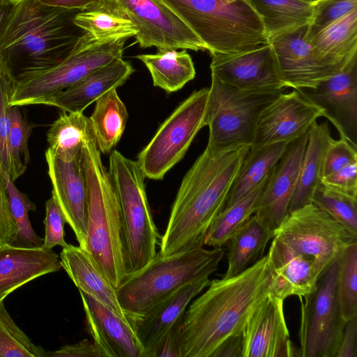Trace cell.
I'll list each match as a JSON object with an SVG mask.
<instances>
[{
    "label": "cell",
    "instance_id": "1",
    "mask_svg": "<svg viewBox=\"0 0 357 357\" xmlns=\"http://www.w3.org/2000/svg\"><path fill=\"white\" fill-rule=\"evenodd\" d=\"M250 146H206L185 174L160 243L167 256L202 248L206 232L223 209Z\"/></svg>",
    "mask_w": 357,
    "mask_h": 357
},
{
    "label": "cell",
    "instance_id": "2",
    "mask_svg": "<svg viewBox=\"0 0 357 357\" xmlns=\"http://www.w3.org/2000/svg\"><path fill=\"white\" fill-rule=\"evenodd\" d=\"M271 281L267 255L236 275L210 280L184 313L181 357H211L224 340L241 333L271 292Z\"/></svg>",
    "mask_w": 357,
    "mask_h": 357
},
{
    "label": "cell",
    "instance_id": "3",
    "mask_svg": "<svg viewBox=\"0 0 357 357\" xmlns=\"http://www.w3.org/2000/svg\"><path fill=\"white\" fill-rule=\"evenodd\" d=\"M78 12L38 0H13L0 36V56L13 75L44 70L63 60L84 33L73 21Z\"/></svg>",
    "mask_w": 357,
    "mask_h": 357
},
{
    "label": "cell",
    "instance_id": "4",
    "mask_svg": "<svg viewBox=\"0 0 357 357\" xmlns=\"http://www.w3.org/2000/svg\"><path fill=\"white\" fill-rule=\"evenodd\" d=\"M94 139L80 161L87 186V231L84 249L116 289L128 275L120 203Z\"/></svg>",
    "mask_w": 357,
    "mask_h": 357
},
{
    "label": "cell",
    "instance_id": "5",
    "mask_svg": "<svg viewBox=\"0 0 357 357\" xmlns=\"http://www.w3.org/2000/svg\"><path fill=\"white\" fill-rule=\"evenodd\" d=\"M224 255L222 248L203 247L167 256L158 252L116 289L119 304L128 318L143 314L185 285L209 278Z\"/></svg>",
    "mask_w": 357,
    "mask_h": 357
},
{
    "label": "cell",
    "instance_id": "6",
    "mask_svg": "<svg viewBox=\"0 0 357 357\" xmlns=\"http://www.w3.org/2000/svg\"><path fill=\"white\" fill-rule=\"evenodd\" d=\"M210 54L248 51L268 44L262 21L246 0H162Z\"/></svg>",
    "mask_w": 357,
    "mask_h": 357
},
{
    "label": "cell",
    "instance_id": "7",
    "mask_svg": "<svg viewBox=\"0 0 357 357\" xmlns=\"http://www.w3.org/2000/svg\"><path fill=\"white\" fill-rule=\"evenodd\" d=\"M127 39L99 42L84 32L70 54L59 63L15 76L16 82L10 105H45L52 97L91 72L121 58Z\"/></svg>",
    "mask_w": 357,
    "mask_h": 357
},
{
    "label": "cell",
    "instance_id": "8",
    "mask_svg": "<svg viewBox=\"0 0 357 357\" xmlns=\"http://www.w3.org/2000/svg\"><path fill=\"white\" fill-rule=\"evenodd\" d=\"M109 174L120 203L128 274L146 265L157 254L161 236L154 223L137 161L112 151Z\"/></svg>",
    "mask_w": 357,
    "mask_h": 357
},
{
    "label": "cell",
    "instance_id": "9",
    "mask_svg": "<svg viewBox=\"0 0 357 357\" xmlns=\"http://www.w3.org/2000/svg\"><path fill=\"white\" fill-rule=\"evenodd\" d=\"M208 89L206 146L215 149L251 146L260 113L284 91H242L213 74Z\"/></svg>",
    "mask_w": 357,
    "mask_h": 357
},
{
    "label": "cell",
    "instance_id": "10",
    "mask_svg": "<svg viewBox=\"0 0 357 357\" xmlns=\"http://www.w3.org/2000/svg\"><path fill=\"white\" fill-rule=\"evenodd\" d=\"M208 88L194 91L160 125L139 153L145 178L161 180L185 155L199 131L206 126Z\"/></svg>",
    "mask_w": 357,
    "mask_h": 357
},
{
    "label": "cell",
    "instance_id": "11",
    "mask_svg": "<svg viewBox=\"0 0 357 357\" xmlns=\"http://www.w3.org/2000/svg\"><path fill=\"white\" fill-rule=\"evenodd\" d=\"M274 237L314 259L324 272L347 246L357 242L356 234L313 203L289 212Z\"/></svg>",
    "mask_w": 357,
    "mask_h": 357
},
{
    "label": "cell",
    "instance_id": "12",
    "mask_svg": "<svg viewBox=\"0 0 357 357\" xmlns=\"http://www.w3.org/2000/svg\"><path fill=\"white\" fill-rule=\"evenodd\" d=\"M337 259L319 278L316 289L300 297L298 331L301 357H335L343 333V319L336 291Z\"/></svg>",
    "mask_w": 357,
    "mask_h": 357
},
{
    "label": "cell",
    "instance_id": "13",
    "mask_svg": "<svg viewBox=\"0 0 357 357\" xmlns=\"http://www.w3.org/2000/svg\"><path fill=\"white\" fill-rule=\"evenodd\" d=\"M115 8L129 19L142 48L206 50L202 40L162 0H113Z\"/></svg>",
    "mask_w": 357,
    "mask_h": 357
},
{
    "label": "cell",
    "instance_id": "14",
    "mask_svg": "<svg viewBox=\"0 0 357 357\" xmlns=\"http://www.w3.org/2000/svg\"><path fill=\"white\" fill-rule=\"evenodd\" d=\"M308 26L269 43L275 54L286 88L314 89L341 72L354 57L348 61H337L320 55L310 43Z\"/></svg>",
    "mask_w": 357,
    "mask_h": 357
},
{
    "label": "cell",
    "instance_id": "15",
    "mask_svg": "<svg viewBox=\"0 0 357 357\" xmlns=\"http://www.w3.org/2000/svg\"><path fill=\"white\" fill-rule=\"evenodd\" d=\"M211 55V74L239 90L283 91L287 89L270 43L248 51Z\"/></svg>",
    "mask_w": 357,
    "mask_h": 357
},
{
    "label": "cell",
    "instance_id": "16",
    "mask_svg": "<svg viewBox=\"0 0 357 357\" xmlns=\"http://www.w3.org/2000/svg\"><path fill=\"white\" fill-rule=\"evenodd\" d=\"M320 117L322 109L299 91L282 92L260 113L251 146L289 144L307 133Z\"/></svg>",
    "mask_w": 357,
    "mask_h": 357
},
{
    "label": "cell",
    "instance_id": "17",
    "mask_svg": "<svg viewBox=\"0 0 357 357\" xmlns=\"http://www.w3.org/2000/svg\"><path fill=\"white\" fill-rule=\"evenodd\" d=\"M298 91L322 109L324 117L335 127L340 138L357 147V56L316 88Z\"/></svg>",
    "mask_w": 357,
    "mask_h": 357
},
{
    "label": "cell",
    "instance_id": "18",
    "mask_svg": "<svg viewBox=\"0 0 357 357\" xmlns=\"http://www.w3.org/2000/svg\"><path fill=\"white\" fill-rule=\"evenodd\" d=\"M284 301L269 293L250 315L241 332L242 357L299 356L290 340Z\"/></svg>",
    "mask_w": 357,
    "mask_h": 357
},
{
    "label": "cell",
    "instance_id": "19",
    "mask_svg": "<svg viewBox=\"0 0 357 357\" xmlns=\"http://www.w3.org/2000/svg\"><path fill=\"white\" fill-rule=\"evenodd\" d=\"M45 159L52 185V196L73 231L79 246L84 248L87 231V186L80 155L66 161L47 149Z\"/></svg>",
    "mask_w": 357,
    "mask_h": 357
},
{
    "label": "cell",
    "instance_id": "20",
    "mask_svg": "<svg viewBox=\"0 0 357 357\" xmlns=\"http://www.w3.org/2000/svg\"><path fill=\"white\" fill-rule=\"evenodd\" d=\"M307 132L289 143L269 174L254 214L275 231L288 214Z\"/></svg>",
    "mask_w": 357,
    "mask_h": 357
},
{
    "label": "cell",
    "instance_id": "21",
    "mask_svg": "<svg viewBox=\"0 0 357 357\" xmlns=\"http://www.w3.org/2000/svg\"><path fill=\"white\" fill-rule=\"evenodd\" d=\"M88 331L102 357H143V349L128 320L79 290Z\"/></svg>",
    "mask_w": 357,
    "mask_h": 357
},
{
    "label": "cell",
    "instance_id": "22",
    "mask_svg": "<svg viewBox=\"0 0 357 357\" xmlns=\"http://www.w3.org/2000/svg\"><path fill=\"white\" fill-rule=\"evenodd\" d=\"M271 271V294L283 300L303 297L317 288L324 271L312 258L273 237L267 254Z\"/></svg>",
    "mask_w": 357,
    "mask_h": 357
},
{
    "label": "cell",
    "instance_id": "23",
    "mask_svg": "<svg viewBox=\"0 0 357 357\" xmlns=\"http://www.w3.org/2000/svg\"><path fill=\"white\" fill-rule=\"evenodd\" d=\"M209 282V278H205L189 283L144 314L128 318L143 349V357H149L158 342L184 315L192 299L206 289Z\"/></svg>",
    "mask_w": 357,
    "mask_h": 357
},
{
    "label": "cell",
    "instance_id": "24",
    "mask_svg": "<svg viewBox=\"0 0 357 357\" xmlns=\"http://www.w3.org/2000/svg\"><path fill=\"white\" fill-rule=\"evenodd\" d=\"M62 268L52 250L12 244L0 246V301L21 286Z\"/></svg>",
    "mask_w": 357,
    "mask_h": 357
},
{
    "label": "cell",
    "instance_id": "25",
    "mask_svg": "<svg viewBox=\"0 0 357 357\" xmlns=\"http://www.w3.org/2000/svg\"><path fill=\"white\" fill-rule=\"evenodd\" d=\"M134 71L132 65L122 57L114 59L54 96L45 105L64 112H83L105 93L122 86Z\"/></svg>",
    "mask_w": 357,
    "mask_h": 357
},
{
    "label": "cell",
    "instance_id": "26",
    "mask_svg": "<svg viewBox=\"0 0 357 357\" xmlns=\"http://www.w3.org/2000/svg\"><path fill=\"white\" fill-rule=\"evenodd\" d=\"M60 260L63 268L78 290L86 292L128 320L121 308L116 288L81 247L69 245L63 248Z\"/></svg>",
    "mask_w": 357,
    "mask_h": 357
},
{
    "label": "cell",
    "instance_id": "27",
    "mask_svg": "<svg viewBox=\"0 0 357 357\" xmlns=\"http://www.w3.org/2000/svg\"><path fill=\"white\" fill-rule=\"evenodd\" d=\"M332 138L327 121H317L308 130L289 212L312 203L313 194L321 183L324 159Z\"/></svg>",
    "mask_w": 357,
    "mask_h": 357
},
{
    "label": "cell",
    "instance_id": "28",
    "mask_svg": "<svg viewBox=\"0 0 357 357\" xmlns=\"http://www.w3.org/2000/svg\"><path fill=\"white\" fill-rule=\"evenodd\" d=\"M274 236L275 231L256 214L252 215L227 243V268L222 277L236 275L257 262Z\"/></svg>",
    "mask_w": 357,
    "mask_h": 357
},
{
    "label": "cell",
    "instance_id": "29",
    "mask_svg": "<svg viewBox=\"0 0 357 357\" xmlns=\"http://www.w3.org/2000/svg\"><path fill=\"white\" fill-rule=\"evenodd\" d=\"M260 17L270 43L310 24L312 3L302 0H246Z\"/></svg>",
    "mask_w": 357,
    "mask_h": 357
},
{
    "label": "cell",
    "instance_id": "30",
    "mask_svg": "<svg viewBox=\"0 0 357 357\" xmlns=\"http://www.w3.org/2000/svg\"><path fill=\"white\" fill-rule=\"evenodd\" d=\"M288 144L279 142L251 146L243 160L224 208L234 204L264 182L284 154Z\"/></svg>",
    "mask_w": 357,
    "mask_h": 357
},
{
    "label": "cell",
    "instance_id": "31",
    "mask_svg": "<svg viewBox=\"0 0 357 357\" xmlns=\"http://www.w3.org/2000/svg\"><path fill=\"white\" fill-rule=\"evenodd\" d=\"M187 50L158 49L155 54L136 56L149 71L155 86L173 93L181 89L196 75L194 63Z\"/></svg>",
    "mask_w": 357,
    "mask_h": 357
},
{
    "label": "cell",
    "instance_id": "32",
    "mask_svg": "<svg viewBox=\"0 0 357 357\" xmlns=\"http://www.w3.org/2000/svg\"><path fill=\"white\" fill-rule=\"evenodd\" d=\"M89 117L97 146L101 153H110L120 141L128 119L127 108L116 89L96 100Z\"/></svg>",
    "mask_w": 357,
    "mask_h": 357
},
{
    "label": "cell",
    "instance_id": "33",
    "mask_svg": "<svg viewBox=\"0 0 357 357\" xmlns=\"http://www.w3.org/2000/svg\"><path fill=\"white\" fill-rule=\"evenodd\" d=\"M93 139L89 117L83 112H63L47 132V149L56 157L69 161L77 158L84 143Z\"/></svg>",
    "mask_w": 357,
    "mask_h": 357
},
{
    "label": "cell",
    "instance_id": "34",
    "mask_svg": "<svg viewBox=\"0 0 357 357\" xmlns=\"http://www.w3.org/2000/svg\"><path fill=\"white\" fill-rule=\"evenodd\" d=\"M310 39L321 56L348 61L357 55V10L327 25Z\"/></svg>",
    "mask_w": 357,
    "mask_h": 357
},
{
    "label": "cell",
    "instance_id": "35",
    "mask_svg": "<svg viewBox=\"0 0 357 357\" xmlns=\"http://www.w3.org/2000/svg\"><path fill=\"white\" fill-rule=\"evenodd\" d=\"M73 21L84 33L99 42L128 38L138 33L135 24L114 6L79 11Z\"/></svg>",
    "mask_w": 357,
    "mask_h": 357
},
{
    "label": "cell",
    "instance_id": "36",
    "mask_svg": "<svg viewBox=\"0 0 357 357\" xmlns=\"http://www.w3.org/2000/svg\"><path fill=\"white\" fill-rule=\"evenodd\" d=\"M267 179L234 204L222 210L208 228L204 245L222 248L228 242L234 232L255 213Z\"/></svg>",
    "mask_w": 357,
    "mask_h": 357
},
{
    "label": "cell",
    "instance_id": "37",
    "mask_svg": "<svg viewBox=\"0 0 357 357\" xmlns=\"http://www.w3.org/2000/svg\"><path fill=\"white\" fill-rule=\"evenodd\" d=\"M336 291L342 316L347 321L357 317V242L338 256Z\"/></svg>",
    "mask_w": 357,
    "mask_h": 357
},
{
    "label": "cell",
    "instance_id": "38",
    "mask_svg": "<svg viewBox=\"0 0 357 357\" xmlns=\"http://www.w3.org/2000/svg\"><path fill=\"white\" fill-rule=\"evenodd\" d=\"M4 179L11 213L16 222L18 233L15 245L41 247L43 239L34 231L29 220V213L36 211V206L28 196L20 192L15 182L4 171L0 169Z\"/></svg>",
    "mask_w": 357,
    "mask_h": 357
},
{
    "label": "cell",
    "instance_id": "39",
    "mask_svg": "<svg viewBox=\"0 0 357 357\" xmlns=\"http://www.w3.org/2000/svg\"><path fill=\"white\" fill-rule=\"evenodd\" d=\"M311 202L357 235V197L320 183L313 194Z\"/></svg>",
    "mask_w": 357,
    "mask_h": 357
},
{
    "label": "cell",
    "instance_id": "40",
    "mask_svg": "<svg viewBox=\"0 0 357 357\" xmlns=\"http://www.w3.org/2000/svg\"><path fill=\"white\" fill-rule=\"evenodd\" d=\"M46 352L32 342L0 301V357H46Z\"/></svg>",
    "mask_w": 357,
    "mask_h": 357
},
{
    "label": "cell",
    "instance_id": "41",
    "mask_svg": "<svg viewBox=\"0 0 357 357\" xmlns=\"http://www.w3.org/2000/svg\"><path fill=\"white\" fill-rule=\"evenodd\" d=\"M15 77L6 62L0 56V169L12 180L13 170L9 150L11 128L10 97L15 86Z\"/></svg>",
    "mask_w": 357,
    "mask_h": 357
},
{
    "label": "cell",
    "instance_id": "42",
    "mask_svg": "<svg viewBox=\"0 0 357 357\" xmlns=\"http://www.w3.org/2000/svg\"><path fill=\"white\" fill-rule=\"evenodd\" d=\"M34 126L22 116L17 106H11V128L9 134V150L15 181L26 169L29 162L28 141Z\"/></svg>",
    "mask_w": 357,
    "mask_h": 357
},
{
    "label": "cell",
    "instance_id": "43",
    "mask_svg": "<svg viewBox=\"0 0 357 357\" xmlns=\"http://www.w3.org/2000/svg\"><path fill=\"white\" fill-rule=\"evenodd\" d=\"M313 6V15L308 26L309 38L334 21L357 10V0H319Z\"/></svg>",
    "mask_w": 357,
    "mask_h": 357
},
{
    "label": "cell",
    "instance_id": "44",
    "mask_svg": "<svg viewBox=\"0 0 357 357\" xmlns=\"http://www.w3.org/2000/svg\"><path fill=\"white\" fill-rule=\"evenodd\" d=\"M66 218L54 198L52 196L45 202L44 219L45 237L42 248L52 250L55 246L66 247L68 244L64 238Z\"/></svg>",
    "mask_w": 357,
    "mask_h": 357
},
{
    "label": "cell",
    "instance_id": "45",
    "mask_svg": "<svg viewBox=\"0 0 357 357\" xmlns=\"http://www.w3.org/2000/svg\"><path fill=\"white\" fill-rule=\"evenodd\" d=\"M354 162H357V147L343 138H332L325 153L321 177L335 172Z\"/></svg>",
    "mask_w": 357,
    "mask_h": 357
},
{
    "label": "cell",
    "instance_id": "46",
    "mask_svg": "<svg viewBox=\"0 0 357 357\" xmlns=\"http://www.w3.org/2000/svg\"><path fill=\"white\" fill-rule=\"evenodd\" d=\"M18 229L10 211L3 177L0 171V246L14 245Z\"/></svg>",
    "mask_w": 357,
    "mask_h": 357
},
{
    "label": "cell",
    "instance_id": "47",
    "mask_svg": "<svg viewBox=\"0 0 357 357\" xmlns=\"http://www.w3.org/2000/svg\"><path fill=\"white\" fill-rule=\"evenodd\" d=\"M321 183L330 188L357 197V162L321 177Z\"/></svg>",
    "mask_w": 357,
    "mask_h": 357
},
{
    "label": "cell",
    "instance_id": "48",
    "mask_svg": "<svg viewBox=\"0 0 357 357\" xmlns=\"http://www.w3.org/2000/svg\"><path fill=\"white\" fill-rule=\"evenodd\" d=\"M181 317L162 337L149 354V357H181Z\"/></svg>",
    "mask_w": 357,
    "mask_h": 357
},
{
    "label": "cell",
    "instance_id": "49",
    "mask_svg": "<svg viewBox=\"0 0 357 357\" xmlns=\"http://www.w3.org/2000/svg\"><path fill=\"white\" fill-rule=\"evenodd\" d=\"M46 357H102V355L93 342L84 339L56 351H47Z\"/></svg>",
    "mask_w": 357,
    "mask_h": 357
},
{
    "label": "cell",
    "instance_id": "50",
    "mask_svg": "<svg viewBox=\"0 0 357 357\" xmlns=\"http://www.w3.org/2000/svg\"><path fill=\"white\" fill-rule=\"evenodd\" d=\"M335 357H357V317L345 322Z\"/></svg>",
    "mask_w": 357,
    "mask_h": 357
},
{
    "label": "cell",
    "instance_id": "51",
    "mask_svg": "<svg viewBox=\"0 0 357 357\" xmlns=\"http://www.w3.org/2000/svg\"><path fill=\"white\" fill-rule=\"evenodd\" d=\"M46 6L67 10L84 11L113 6V0H38Z\"/></svg>",
    "mask_w": 357,
    "mask_h": 357
},
{
    "label": "cell",
    "instance_id": "52",
    "mask_svg": "<svg viewBox=\"0 0 357 357\" xmlns=\"http://www.w3.org/2000/svg\"><path fill=\"white\" fill-rule=\"evenodd\" d=\"M242 333L229 337L215 350L211 357H242Z\"/></svg>",
    "mask_w": 357,
    "mask_h": 357
},
{
    "label": "cell",
    "instance_id": "53",
    "mask_svg": "<svg viewBox=\"0 0 357 357\" xmlns=\"http://www.w3.org/2000/svg\"><path fill=\"white\" fill-rule=\"evenodd\" d=\"M13 7V0H0V36Z\"/></svg>",
    "mask_w": 357,
    "mask_h": 357
},
{
    "label": "cell",
    "instance_id": "54",
    "mask_svg": "<svg viewBox=\"0 0 357 357\" xmlns=\"http://www.w3.org/2000/svg\"><path fill=\"white\" fill-rule=\"evenodd\" d=\"M302 1H306V2H308L310 3H316L317 1H318L319 0H302Z\"/></svg>",
    "mask_w": 357,
    "mask_h": 357
}]
</instances>
